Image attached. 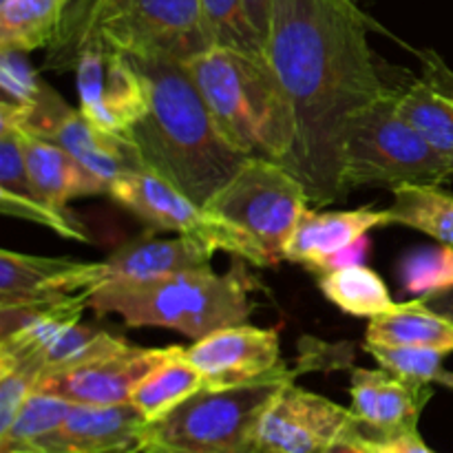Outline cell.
<instances>
[{"label":"cell","instance_id":"obj_39","mask_svg":"<svg viewBox=\"0 0 453 453\" xmlns=\"http://www.w3.org/2000/svg\"><path fill=\"white\" fill-rule=\"evenodd\" d=\"M155 453H168V451H155Z\"/></svg>","mask_w":453,"mask_h":453},{"label":"cell","instance_id":"obj_4","mask_svg":"<svg viewBox=\"0 0 453 453\" xmlns=\"http://www.w3.org/2000/svg\"><path fill=\"white\" fill-rule=\"evenodd\" d=\"M96 314H119L128 327H166L197 341L211 332L248 323L252 301L246 281L211 265L146 283H109L88 295Z\"/></svg>","mask_w":453,"mask_h":453},{"label":"cell","instance_id":"obj_1","mask_svg":"<svg viewBox=\"0 0 453 453\" xmlns=\"http://www.w3.org/2000/svg\"><path fill=\"white\" fill-rule=\"evenodd\" d=\"M265 56L295 122L283 166L299 177L310 206L343 202L349 122L392 91L376 66L365 12L357 0H274Z\"/></svg>","mask_w":453,"mask_h":453},{"label":"cell","instance_id":"obj_24","mask_svg":"<svg viewBox=\"0 0 453 453\" xmlns=\"http://www.w3.org/2000/svg\"><path fill=\"white\" fill-rule=\"evenodd\" d=\"M73 0H0V49L51 47Z\"/></svg>","mask_w":453,"mask_h":453},{"label":"cell","instance_id":"obj_28","mask_svg":"<svg viewBox=\"0 0 453 453\" xmlns=\"http://www.w3.org/2000/svg\"><path fill=\"white\" fill-rule=\"evenodd\" d=\"M73 403L44 392H34L13 423L0 434V453H35L65 423Z\"/></svg>","mask_w":453,"mask_h":453},{"label":"cell","instance_id":"obj_17","mask_svg":"<svg viewBox=\"0 0 453 453\" xmlns=\"http://www.w3.org/2000/svg\"><path fill=\"white\" fill-rule=\"evenodd\" d=\"M102 283V261L34 257L25 252H0V305L31 299L93 292Z\"/></svg>","mask_w":453,"mask_h":453},{"label":"cell","instance_id":"obj_38","mask_svg":"<svg viewBox=\"0 0 453 453\" xmlns=\"http://www.w3.org/2000/svg\"><path fill=\"white\" fill-rule=\"evenodd\" d=\"M429 305H432L434 310H438L441 314H445V317H449L453 321V290L447 292V295H441L436 296V299L427 301Z\"/></svg>","mask_w":453,"mask_h":453},{"label":"cell","instance_id":"obj_16","mask_svg":"<svg viewBox=\"0 0 453 453\" xmlns=\"http://www.w3.org/2000/svg\"><path fill=\"white\" fill-rule=\"evenodd\" d=\"M146 416L133 403L71 405L65 423L35 453H144Z\"/></svg>","mask_w":453,"mask_h":453},{"label":"cell","instance_id":"obj_32","mask_svg":"<svg viewBox=\"0 0 453 453\" xmlns=\"http://www.w3.org/2000/svg\"><path fill=\"white\" fill-rule=\"evenodd\" d=\"M365 349L379 367L414 380V383H441L453 389V374L445 370L447 352L432 348H385V345L365 343Z\"/></svg>","mask_w":453,"mask_h":453},{"label":"cell","instance_id":"obj_22","mask_svg":"<svg viewBox=\"0 0 453 453\" xmlns=\"http://www.w3.org/2000/svg\"><path fill=\"white\" fill-rule=\"evenodd\" d=\"M22 144H25L31 186L40 202L47 203L53 211L71 215L66 211V203L71 199L109 193L106 186L97 177H93L73 155L53 142L22 131Z\"/></svg>","mask_w":453,"mask_h":453},{"label":"cell","instance_id":"obj_33","mask_svg":"<svg viewBox=\"0 0 453 453\" xmlns=\"http://www.w3.org/2000/svg\"><path fill=\"white\" fill-rule=\"evenodd\" d=\"M47 84L38 78L22 51L0 49V93L3 104L31 109L44 96Z\"/></svg>","mask_w":453,"mask_h":453},{"label":"cell","instance_id":"obj_21","mask_svg":"<svg viewBox=\"0 0 453 453\" xmlns=\"http://www.w3.org/2000/svg\"><path fill=\"white\" fill-rule=\"evenodd\" d=\"M0 208L4 215L47 226L58 234L87 242L82 224L73 215H65L42 203L31 186L27 171L22 128L0 119Z\"/></svg>","mask_w":453,"mask_h":453},{"label":"cell","instance_id":"obj_36","mask_svg":"<svg viewBox=\"0 0 453 453\" xmlns=\"http://www.w3.org/2000/svg\"><path fill=\"white\" fill-rule=\"evenodd\" d=\"M273 3L274 0H243V7H246L248 20L252 22L257 34L264 38L268 35L270 29V18H273Z\"/></svg>","mask_w":453,"mask_h":453},{"label":"cell","instance_id":"obj_26","mask_svg":"<svg viewBox=\"0 0 453 453\" xmlns=\"http://www.w3.org/2000/svg\"><path fill=\"white\" fill-rule=\"evenodd\" d=\"M203 388H206L203 376L186 358V348H180L175 357L168 358L164 365L150 372L137 385L131 403L146 416L149 423H153V420L166 416L180 403H184L186 398H190Z\"/></svg>","mask_w":453,"mask_h":453},{"label":"cell","instance_id":"obj_9","mask_svg":"<svg viewBox=\"0 0 453 453\" xmlns=\"http://www.w3.org/2000/svg\"><path fill=\"white\" fill-rule=\"evenodd\" d=\"M109 195L153 228L199 239L215 250L230 252L248 264L265 265L259 248L246 234L211 215L206 208L150 168H137L119 177L111 186Z\"/></svg>","mask_w":453,"mask_h":453},{"label":"cell","instance_id":"obj_2","mask_svg":"<svg viewBox=\"0 0 453 453\" xmlns=\"http://www.w3.org/2000/svg\"><path fill=\"white\" fill-rule=\"evenodd\" d=\"M133 60L149 78L150 106L127 140L144 168L206 208L246 157L221 137L184 62L168 58Z\"/></svg>","mask_w":453,"mask_h":453},{"label":"cell","instance_id":"obj_13","mask_svg":"<svg viewBox=\"0 0 453 453\" xmlns=\"http://www.w3.org/2000/svg\"><path fill=\"white\" fill-rule=\"evenodd\" d=\"M180 348L181 345L140 348L128 343L119 352L97 361L42 376L35 385V392L53 394L73 405H124L131 403L137 385L168 358L175 357Z\"/></svg>","mask_w":453,"mask_h":453},{"label":"cell","instance_id":"obj_23","mask_svg":"<svg viewBox=\"0 0 453 453\" xmlns=\"http://www.w3.org/2000/svg\"><path fill=\"white\" fill-rule=\"evenodd\" d=\"M365 343L385 348H432L453 352V321L427 301L396 303L389 312L370 319Z\"/></svg>","mask_w":453,"mask_h":453},{"label":"cell","instance_id":"obj_19","mask_svg":"<svg viewBox=\"0 0 453 453\" xmlns=\"http://www.w3.org/2000/svg\"><path fill=\"white\" fill-rule=\"evenodd\" d=\"M215 248L193 237L140 239L102 261V283H146L211 265Z\"/></svg>","mask_w":453,"mask_h":453},{"label":"cell","instance_id":"obj_35","mask_svg":"<svg viewBox=\"0 0 453 453\" xmlns=\"http://www.w3.org/2000/svg\"><path fill=\"white\" fill-rule=\"evenodd\" d=\"M365 445L370 447L372 453H436L425 445L418 432L403 434V436L388 438V441H376V438L365 436Z\"/></svg>","mask_w":453,"mask_h":453},{"label":"cell","instance_id":"obj_6","mask_svg":"<svg viewBox=\"0 0 453 453\" xmlns=\"http://www.w3.org/2000/svg\"><path fill=\"white\" fill-rule=\"evenodd\" d=\"M451 177L449 164L401 115L394 88L349 122L343 149L348 193L363 186H442Z\"/></svg>","mask_w":453,"mask_h":453},{"label":"cell","instance_id":"obj_8","mask_svg":"<svg viewBox=\"0 0 453 453\" xmlns=\"http://www.w3.org/2000/svg\"><path fill=\"white\" fill-rule=\"evenodd\" d=\"M96 38L140 60L186 62L215 47L199 0H124Z\"/></svg>","mask_w":453,"mask_h":453},{"label":"cell","instance_id":"obj_12","mask_svg":"<svg viewBox=\"0 0 453 453\" xmlns=\"http://www.w3.org/2000/svg\"><path fill=\"white\" fill-rule=\"evenodd\" d=\"M361 434L365 432L352 410L290 383L279 392L261 418L259 451L321 453Z\"/></svg>","mask_w":453,"mask_h":453},{"label":"cell","instance_id":"obj_18","mask_svg":"<svg viewBox=\"0 0 453 453\" xmlns=\"http://www.w3.org/2000/svg\"><path fill=\"white\" fill-rule=\"evenodd\" d=\"M380 226H389L388 211H374L372 206L336 212L308 208L288 243L286 261L305 265L314 273H330L336 257Z\"/></svg>","mask_w":453,"mask_h":453},{"label":"cell","instance_id":"obj_29","mask_svg":"<svg viewBox=\"0 0 453 453\" xmlns=\"http://www.w3.org/2000/svg\"><path fill=\"white\" fill-rule=\"evenodd\" d=\"M122 3L124 0H73L49 47V65L56 69H65L71 62L75 65L84 44L96 38L102 22Z\"/></svg>","mask_w":453,"mask_h":453},{"label":"cell","instance_id":"obj_31","mask_svg":"<svg viewBox=\"0 0 453 453\" xmlns=\"http://www.w3.org/2000/svg\"><path fill=\"white\" fill-rule=\"evenodd\" d=\"M208 31L215 47L234 49V51L265 56V42L248 20L243 0H199Z\"/></svg>","mask_w":453,"mask_h":453},{"label":"cell","instance_id":"obj_7","mask_svg":"<svg viewBox=\"0 0 453 453\" xmlns=\"http://www.w3.org/2000/svg\"><path fill=\"white\" fill-rule=\"evenodd\" d=\"M310 208L308 193L299 177L281 162L246 157L239 171L206 203L211 215L246 234L265 265L286 259V248Z\"/></svg>","mask_w":453,"mask_h":453},{"label":"cell","instance_id":"obj_37","mask_svg":"<svg viewBox=\"0 0 453 453\" xmlns=\"http://www.w3.org/2000/svg\"><path fill=\"white\" fill-rule=\"evenodd\" d=\"M321 453H372L370 447L365 445V434L357 438H348V441H341L336 445L327 447L326 451Z\"/></svg>","mask_w":453,"mask_h":453},{"label":"cell","instance_id":"obj_11","mask_svg":"<svg viewBox=\"0 0 453 453\" xmlns=\"http://www.w3.org/2000/svg\"><path fill=\"white\" fill-rule=\"evenodd\" d=\"M80 111L109 135L127 137L150 106V87L144 69L131 56L88 40L75 60Z\"/></svg>","mask_w":453,"mask_h":453},{"label":"cell","instance_id":"obj_27","mask_svg":"<svg viewBox=\"0 0 453 453\" xmlns=\"http://www.w3.org/2000/svg\"><path fill=\"white\" fill-rule=\"evenodd\" d=\"M319 286L330 303L358 319H374L396 305L383 279L363 264L323 273Z\"/></svg>","mask_w":453,"mask_h":453},{"label":"cell","instance_id":"obj_5","mask_svg":"<svg viewBox=\"0 0 453 453\" xmlns=\"http://www.w3.org/2000/svg\"><path fill=\"white\" fill-rule=\"evenodd\" d=\"M296 372L286 363L234 388H203L146 425L144 453H261L259 425Z\"/></svg>","mask_w":453,"mask_h":453},{"label":"cell","instance_id":"obj_25","mask_svg":"<svg viewBox=\"0 0 453 453\" xmlns=\"http://www.w3.org/2000/svg\"><path fill=\"white\" fill-rule=\"evenodd\" d=\"M392 193V206L385 208L389 224L420 230L438 243L453 246V195L429 184H405Z\"/></svg>","mask_w":453,"mask_h":453},{"label":"cell","instance_id":"obj_20","mask_svg":"<svg viewBox=\"0 0 453 453\" xmlns=\"http://www.w3.org/2000/svg\"><path fill=\"white\" fill-rule=\"evenodd\" d=\"M398 111L453 171V71L441 56L425 53L420 78L398 91Z\"/></svg>","mask_w":453,"mask_h":453},{"label":"cell","instance_id":"obj_3","mask_svg":"<svg viewBox=\"0 0 453 453\" xmlns=\"http://www.w3.org/2000/svg\"><path fill=\"white\" fill-rule=\"evenodd\" d=\"M184 65L221 137L237 153L286 164L295 146V122L268 58L211 47Z\"/></svg>","mask_w":453,"mask_h":453},{"label":"cell","instance_id":"obj_14","mask_svg":"<svg viewBox=\"0 0 453 453\" xmlns=\"http://www.w3.org/2000/svg\"><path fill=\"white\" fill-rule=\"evenodd\" d=\"M186 358L203 376L206 388H234L270 374L281 365L279 334L250 323L221 327L186 348Z\"/></svg>","mask_w":453,"mask_h":453},{"label":"cell","instance_id":"obj_30","mask_svg":"<svg viewBox=\"0 0 453 453\" xmlns=\"http://www.w3.org/2000/svg\"><path fill=\"white\" fill-rule=\"evenodd\" d=\"M401 286L416 299L432 301L453 290V246L420 248L401 264Z\"/></svg>","mask_w":453,"mask_h":453},{"label":"cell","instance_id":"obj_34","mask_svg":"<svg viewBox=\"0 0 453 453\" xmlns=\"http://www.w3.org/2000/svg\"><path fill=\"white\" fill-rule=\"evenodd\" d=\"M38 374L9 358H0V434L13 423L27 398L35 392Z\"/></svg>","mask_w":453,"mask_h":453},{"label":"cell","instance_id":"obj_10","mask_svg":"<svg viewBox=\"0 0 453 453\" xmlns=\"http://www.w3.org/2000/svg\"><path fill=\"white\" fill-rule=\"evenodd\" d=\"M0 119L16 124L25 133L44 137L66 153L73 155L93 177L111 186L127 173L144 168L131 142L122 135H109L93 127L82 111H75L53 88H44V96L31 109L9 106L0 102Z\"/></svg>","mask_w":453,"mask_h":453},{"label":"cell","instance_id":"obj_15","mask_svg":"<svg viewBox=\"0 0 453 453\" xmlns=\"http://www.w3.org/2000/svg\"><path fill=\"white\" fill-rule=\"evenodd\" d=\"M432 388L401 379L388 370H352V407L367 438L388 441L418 432V420L432 398Z\"/></svg>","mask_w":453,"mask_h":453}]
</instances>
